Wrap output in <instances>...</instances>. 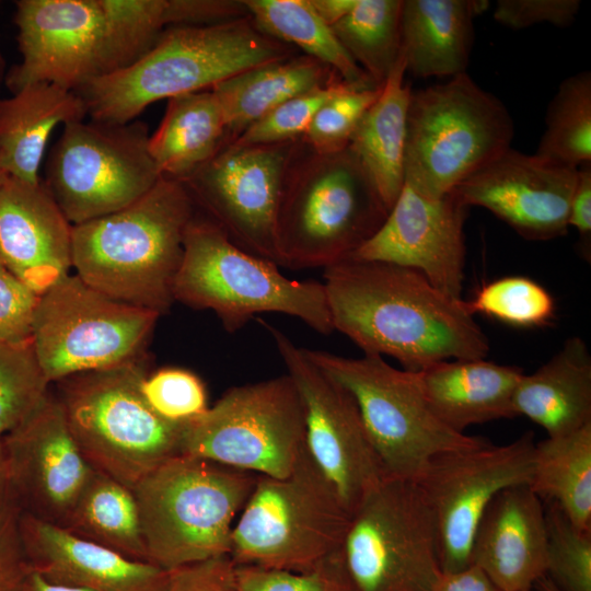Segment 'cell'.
<instances>
[{
  "label": "cell",
  "mask_w": 591,
  "mask_h": 591,
  "mask_svg": "<svg viewBox=\"0 0 591 591\" xmlns=\"http://www.w3.org/2000/svg\"><path fill=\"white\" fill-rule=\"evenodd\" d=\"M334 331L366 355L390 356L418 372L449 359H480L490 349L465 301L437 289L419 271L347 258L324 268Z\"/></svg>",
  "instance_id": "1"
},
{
  "label": "cell",
  "mask_w": 591,
  "mask_h": 591,
  "mask_svg": "<svg viewBox=\"0 0 591 591\" xmlns=\"http://www.w3.org/2000/svg\"><path fill=\"white\" fill-rule=\"evenodd\" d=\"M196 205L183 182L161 176L141 198L73 225L72 268L102 293L162 315L173 288Z\"/></svg>",
  "instance_id": "2"
},
{
  "label": "cell",
  "mask_w": 591,
  "mask_h": 591,
  "mask_svg": "<svg viewBox=\"0 0 591 591\" xmlns=\"http://www.w3.org/2000/svg\"><path fill=\"white\" fill-rule=\"evenodd\" d=\"M298 54L259 31L250 16L175 26L132 65L93 78L77 93L91 119L126 124L154 102L210 90L239 72Z\"/></svg>",
  "instance_id": "3"
},
{
  "label": "cell",
  "mask_w": 591,
  "mask_h": 591,
  "mask_svg": "<svg viewBox=\"0 0 591 591\" xmlns=\"http://www.w3.org/2000/svg\"><path fill=\"white\" fill-rule=\"evenodd\" d=\"M389 209L348 149L321 153L298 139L276 224L277 264L326 268L349 258L382 227Z\"/></svg>",
  "instance_id": "4"
},
{
  "label": "cell",
  "mask_w": 591,
  "mask_h": 591,
  "mask_svg": "<svg viewBox=\"0 0 591 591\" xmlns=\"http://www.w3.org/2000/svg\"><path fill=\"white\" fill-rule=\"evenodd\" d=\"M258 475L182 454L134 488L149 563L172 571L229 556L237 513Z\"/></svg>",
  "instance_id": "5"
},
{
  "label": "cell",
  "mask_w": 591,
  "mask_h": 591,
  "mask_svg": "<svg viewBox=\"0 0 591 591\" xmlns=\"http://www.w3.org/2000/svg\"><path fill=\"white\" fill-rule=\"evenodd\" d=\"M173 294L189 308L213 311L231 333L262 313L297 317L321 334L334 331L323 282L287 278L197 212L185 231Z\"/></svg>",
  "instance_id": "6"
},
{
  "label": "cell",
  "mask_w": 591,
  "mask_h": 591,
  "mask_svg": "<svg viewBox=\"0 0 591 591\" xmlns=\"http://www.w3.org/2000/svg\"><path fill=\"white\" fill-rule=\"evenodd\" d=\"M147 359L56 382L69 428L89 464L129 488L183 454L187 426L160 417L143 396Z\"/></svg>",
  "instance_id": "7"
},
{
  "label": "cell",
  "mask_w": 591,
  "mask_h": 591,
  "mask_svg": "<svg viewBox=\"0 0 591 591\" xmlns=\"http://www.w3.org/2000/svg\"><path fill=\"white\" fill-rule=\"evenodd\" d=\"M348 520L305 447L288 476H257L234 523L229 556L236 566L311 570L336 553Z\"/></svg>",
  "instance_id": "8"
},
{
  "label": "cell",
  "mask_w": 591,
  "mask_h": 591,
  "mask_svg": "<svg viewBox=\"0 0 591 591\" xmlns=\"http://www.w3.org/2000/svg\"><path fill=\"white\" fill-rule=\"evenodd\" d=\"M511 115L466 72L412 91L405 183L441 197L510 148Z\"/></svg>",
  "instance_id": "9"
},
{
  "label": "cell",
  "mask_w": 591,
  "mask_h": 591,
  "mask_svg": "<svg viewBox=\"0 0 591 591\" xmlns=\"http://www.w3.org/2000/svg\"><path fill=\"white\" fill-rule=\"evenodd\" d=\"M332 559L351 591H431L441 575L437 525L415 480H380L349 514Z\"/></svg>",
  "instance_id": "10"
},
{
  "label": "cell",
  "mask_w": 591,
  "mask_h": 591,
  "mask_svg": "<svg viewBox=\"0 0 591 591\" xmlns=\"http://www.w3.org/2000/svg\"><path fill=\"white\" fill-rule=\"evenodd\" d=\"M161 315L67 275L39 296L33 347L49 383L144 360Z\"/></svg>",
  "instance_id": "11"
},
{
  "label": "cell",
  "mask_w": 591,
  "mask_h": 591,
  "mask_svg": "<svg viewBox=\"0 0 591 591\" xmlns=\"http://www.w3.org/2000/svg\"><path fill=\"white\" fill-rule=\"evenodd\" d=\"M304 351L354 396L386 476L413 479L436 454L487 441L445 426L425 401L416 373L392 367L382 356Z\"/></svg>",
  "instance_id": "12"
},
{
  "label": "cell",
  "mask_w": 591,
  "mask_h": 591,
  "mask_svg": "<svg viewBox=\"0 0 591 591\" xmlns=\"http://www.w3.org/2000/svg\"><path fill=\"white\" fill-rule=\"evenodd\" d=\"M148 144V128L136 119L67 124L49 152L43 182L72 225L111 215L160 179Z\"/></svg>",
  "instance_id": "13"
},
{
  "label": "cell",
  "mask_w": 591,
  "mask_h": 591,
  "mask_svg": "<svg viewBox=\"0 0 591 591\" xmlns=\"http://www.w3.org/2000/svg\"><path fill=\"white\" fill-rule=\"evenodd\" d=\"M305 449L301 398L288 374L233 386L186 428L183 454L281 478Z\"/></svg>",
  "instance_id": "14"
},
{
  "label": "cell",
  "mask_w": 591,
  "mask_h": 591,
  "mask_svg": "<svg viewBox=\"0 0 591 591\" xmlns=\"http://www.w3.org/2000/svg\"><path fill=\"white\" fill-rule=\"evenodd\" d=\"M534 445L529 431L503 445L486 441L441 452L413 478L436 520L441 572L473 565L471 549L479 520L499 491L530 485Z\"/></svg>",
  "instance_id": "15"
},
{
  "label": "cell",
  "mask_w": 591,
  "mask_h": 591,
  "mask_svg": "<svg viewBox=\"0 0 591 591\" xmlns=\"http://www.w3.org/2000/svg\"><path fill=\"white\" fill-rule=\"evenodd\" d=\"M302 402L305 447L349 514L386 474L351 393L316 366L283 332L267 323Z\"/></svg>",
  "instance_id": "16"
},
{
  "label": "cell",
  "mask_w": 591,
  "mask_h": 591,
  "mask_svg": "<svg viewBox=\"0 0 591 591\" xmlns=\"http://www.w3.org/2000/svg\"><path fill=\"white\" fill-rule=\"evenodd\" d=\"M296 141L227 143L183 181L196 207L235 245L276 264L277 217Z\"/></svg>",
  "instance_id": "17"
},
{
  "label": "cell",
  "mask_w": 591,
  "mask_h": 591,
  "mask_svg": "<svg viewBox=\"0 0 591 591\" xmlns=\"http://www.w3.org/2000/svg\"><path fill=\"white\" fill-rule=\"evenodd\" d=\"M2 442L7 478L22 511L62 526L95 470L58 398L49 393Z\"/></svg>",
  "instance_id": "18"
},
{
  "label": "cell",
  "mask_w": 591,
  "mask_h": 591,
  "mask_svg": "<svg viewBox=\"0 0 591 591\" xmlns=\"http://www.w3.org/2000/svg\"><path fill=\"white\" fill-rule=\"evenodd\" d=\"M15 8L22 59L5 78L13 93L34 83L77 93L100 74L103 18L97 0H20Z\"/></svg>",
  "instance_id": "19"
},
{
  "label": "cell",
  "mask_w": 591,
  "mask_h": 591,
  "mask_svg": "<svg viewBox=\"0 0 591 591\" xmlns=\"http://www.w3.org/2000/svg\"><path fill=\"white\" fill-rule=\"evenodd\" d=\"M467 212L451 193L430 197L404 182L382 227L349 258L415 269L443 293L462 299Z\"/></svg>",
  "instance_id": "20"
},
{
  "label": "cell",
  "mask_w": 591,
  "mask_h": 591,
  "mask_svg": "<svg viewBox=\"0 0 591 591\" xmlns=\"http://www.w3.org/2000/svg\"><path fill=\"white\" fill-rule=\"evenodd\" d=\"M577 169L511 147L451 192L470 208L489 210L529 241H548L568 231Z\"/></svg>",
  "instance_id": "21"
},
{
  "label": "cell",
  "mask_w": 591,
  "mask_h": 591,
  "mask_svg": "<svg viewBox=\"0 0 591 591\" xmlns=\"http://www.w3.org/2000/svg\"><path fill=\"white\" fill-rule=\"evenodd\" d=\"M72 228L42 179L0 187V262L37 294L69 275Z\"/></svg>",
  "instance_id": "22"
},
{
  "label": "cell",
  "mask_w": 591,
  "mask_h": 591,
  "mask_svg": "<svg viewBox=\"0 0 591 591\" xmlns=\"http://www.w3.org/2000/svg\"><path fill=\"white\" fill-rule=\"evenodd\" d=\"M20 530L30 568L49 582L88 591H164L169 583L170 571L28 513L22 512Z\"/></svg>",
  "instance_id": "23"
},
{
  "label": "cell",
  "mask_w": 591,
  "mask_h": 591,
  "mask_svg": "<svg viewBox=\"0 0 591 591\" xmlns=\"http://www.w3.org/2000/svg\"><path fill=\"white\" fill-rule=\"evenodd\" d=\"M546 522L541 498L529 485L499 491L476 528L472 564L499 591H529L546 572Z\"/></svg>",
  "instance_id": "24"
},
{
  "label": "cell",
  "mask_w": 591,
  "mask_h": 591,
  "mask_svg": "<svg viewBox=\"0 0 591 591\" xmlns=\"http://www.w3.org/2000/svg\"><path fill=\"white\" fill-rule=\"evenodd\" d=\"M103 18L100 74L125 69L148 53L165 30L232 21L237 0H97Z\"/></svg>",
  "instance_id": "25"
},
{
  "label": "cell",
  "mask_w": 591,
  "mask_h": 591,
  "mask_svg": "<svg viewBox=\"0 0 591 591\" xmlns=\"http://www.w3.org/2000/svg\"><path fill=\"white\" fill-rule=\"evenodd\" d=\"M416 373L431 412L452 430L515 417L512 397L523 371L517 366L480 359H454Z\"/></svg>",
  "instance_id": "26"
},
{
  "label": "cell",
  "mask_w": 591,
  "mask_h": 591,
  "mask_svg": "<svg viewBox=\"0 0 591 591\" xmlns=\"http://www.w3.org/2000/svg\"><path fill=\"white\" fill-rule=\"evenodd\" d=\"M488 5L484 0H403L401 35L406 72L417 78L465 73L474 18Z\"/></svg>",
  "instance_id": "27"
},
{
  "label": "cell",
  "mask_w": 591,
  "mask_h": 591,
  "mask_svg": "<svg viewBox=\"0 0 591 591\" xmlns=\"http://www.w3.org/2000/svg\"><path fill=\"white\" fill-rule=\"evenodd\" d=\"M517 416L544 428L548 437L573 432L591 422V355L573 336L531 374L519 380L512 397Z\"/></svg>",
  "instance_id": "28"
},
{
  "label": "cell",
  "mask_w": 591,
  "mask_h": 591,
  "mask_svg": "<svg viewBox=\"0 0 591 591\" xmlns=\"http://www.w3.org/2000/svg\"><path fill=\"white\" fill-rule=\"evenodd\" d=\"M86 116L78 93L49 83L30 84L0 99V169L10 177L38 183L54 129Z\"/></svg>",
  "instance_id": "29"
},
{
  "label": "cell",
  "mask_w": 591,
  "mask_h": 591,
  "mask_svg": "<svg viewBox=\"0 0 591 591\" xmlns=\"http://www.w3.org/2000/svg\"><path fill=\"white\" fill-rule=\"evenodd\" d=\"M404 53L376 100L355 129L348 149L374 183L389 211L405 181L407 118L412 90L405 83Z\"/></svg>",
  "instance_id": "30"
},
{
  "label": "cell",
  "mask_w": 591,
  "mask_h": 591,
  "mask_svg": "<svg viewBox=\"0 0 591 591\" xmlns=\"http://www.w3.org/2000/svg\"><path fill=\"white\" fill-rule=\"evenodd\" d=\"M337 77L320 60L298 54L239 72L210 90L221 105L231 143L286 101Z\"/></svg>",
  "instance_id": "31"
},
{
  "label": "cell",
  "mask_w": 591,
  "mask_h": 591,
  "mask_svg": "<svg viewBox=\"0 0 591 591\" xmlns=\"http://www.w3.org/2000/svg\"><path fill=\"white\" fill-rule=\"evenodd\" d=\"M229 143L221 105L211 90L167 100L149 152L161 176L185 181Z\"/></svg>",
  "instance_id": "32"
},
{
  "label": "cell",
  "mask_w": 591,
  "mask_h": 591,
  "mask_svg": "<svg viewBox=\"0 0 591 591\" xmlns=\"http://www.w3.org/2000/svg\"><path fill=\"white\" fill-rule=\"evenodd\" d=\"M531 489L555 502L575 526L591 531V422L535 443Z\"/></svg>",
  "instance_id": "33"
},
{
  "label": "cell",
  "mask_w": 591,
  "mask_h": 591,
  "mask_svg": "<svg viewBox=\"0 0 591 591\" xmlns=\"http://www.w3.org/2000/svg\"><path fill=\"white\" fill-rule=\"evenodd\" d=\"M63 529L128 558L148 561L134 490L95 471Z\"/></svg>",
  "instance_id": "34"
},
{
  "label": "cell",
  "mask_w": 591,
  "mask_h": 591,
  "mask_svg": "<svg viewBox=\"0 0 591 591\" xmlns=\"http://www.w3.org/2000/svg\"><path fill=\"white\" fill-rule=\"evenodd\" d=\"M243 1L250 18L264 34L320 60L349 83L379 86L345 51L310 0Z\"/></svg>",
  "instance_id": "35"
},
{
  "label": "cell",
  "mask_w": 591,
  "mask_h": 591,
  "mask_svg": "<svg viewBox=\"0 0 591 591\" xmlns=\"http://www.w3.org/2000/svg\"><path fill=\"white\" fill-rule=\"evenodd\" d=\"M402 4L403 0H358L331 26L349 57L379 86L402 55Z\"/></svg>",
  "instance_id": "36"
},
{
  "label": "cell",
  "mask_w": 591,
  "mask_h": 591,
  "mask_svg": "<svg viewBox=\"0 0 591 591\" xmlns=\"http://www.w3.org/2000/svg\"><path fill=\"white\" fill-rule=\"evenodd\" d=\"M535 154L578 169L591 163V72L560 82L545 115V130Z\"/></svg>",
  "instance_id": "37"
},
{
  "label": "cell",
  "mask_w": 591,
  "mask_h": 591,
  "mask_svg": "<svg viewBox=\"0 0 591 591\" xmlns=\"http://www.w3.org/2000/svg\"><path fill=\"white\" fill-rule=\"evenodd\" d=\"M33 340L11 345L0 341V437L20 426L49 394Z\"/></svg>",
  "instance_id": "38"
},
{
  "label": "cell",
  "mask_w": 591,
  "mask_h": 591,
  "mask_svg": "<svg viewBox=\"0 0 591 591\" xmlns=\"http://www.w3.org/2000/svg\"><path fill=\"white\" fill-rule=\"evenodd\" d=\"M465 305L473 315L482 313L519 327L545 325L555 314L552 294L523 276H508L483 286Z\"/></svg>",
  "instance_id": "39"
},
{
  "label": "cell",
  "mask_w": 591,
  "mask_h": 591,
  "mask_svg": "<svg viewBox=\"0 0 591 591\" xmlns=\"http://www.w3.org/2000/svg\"><path fill=\"white\" fill-rule=\"evenodd\" d=\"M546 572L561 591H591V531L572 524L555 502H547Z\"/></svg>",
  "instance_id": "40"
},
{
  "label": "cell",
  "mask_w": 591,
  "mask_h": 591,
  "mask_svg": "<svg viewBox=\"0 0 591 591\" xmlns=\"http://www.w3.org/2000/svg\"><path fill=\"white\" fill-rule=\"evenodd\" d=\"M349 85L357 84L337 77L327 84L299 94L254 123L233 142L253 146L298 140L305 132L316 112Z\"/></svg>",
  "instance_id": "41"
},
{
  "label": "cell",
  "mask_w": 591,
  "mask_h": 591,
  "mask_svg": "<svg viewBox=\"0 0 591 591\" xmlns=\"http://www.w3.org/2000/svg\"><path fill=\"white\" fill-rule=\"evenodd\" d=\"M381 86L349 85L314 115L301 140L313 150L331 153L348 147L360 119L376 100Z\"/></svg>",
  "instance_id": "42"
},
{
  "label": "cell",
  "mask_w": 591,
  "mask_h": 591,
  "mask_svg": "<svg viewBox=\"0 0 591 591\" xmlns=\"http://www.w3.org/2000/svg\"><path fill=\"white\" fill-rule=\"evenodd\" d=\"M141 389L151 408L173 424L187 426L209 408L204 382L186 369H159L146 375Z\"/></svg>",
  "instance_id": "43"
},
{
  "label": "cell",
  "mask_w": 591,
  "mask_h": 591,
  "mask_svg": "<svg viewBox=\"0 0 591 591\" xmlns=\"http://www.w3.org/2000/svg\"><path fill=\"white\" fill-rule=\"evenodd\" d=\"M237 591H351L332 557L306 571L236 566Z\"/></svg>",
  "instance_id": "44"
},
{
  "label": "cell",
  "mask_w": 591,
  "mask_h": 591,
  "mask_svg": "<svg viewBox=\"0 0 591 591\" xmlns=\"http://www.w3.org/2000/svg\"><path fill=\"white\" fill-rule=\"evenodd\" d=\"M22 512L4 474L0 477V591H20L31 569L21 537Z\"/></svg>",
  "instance_id": "45"
},
{
  "label": "cell",
  "mask_w": 591,
  "mask_h": 591,
  "mask_svg": "<svg viewBox=\"0 0 591 591\" xmlns=\"http://www.w3.org/2000/svg\"><path fill=\"white\" fill-rule=\"evenodd\" d=\"M39 294L16 278L0 262V341H32Z\"/></svg>",
  "instance_id": "46"
},
{
  "label": "cell",
  "mask_w": 591,
  "mask_h": 591,
  "mask_svg": "<svg viewBox=\"0 0 591 591\" xmlns=\"http://www.w3.org/2000/svg\"><path fill=\"white\" fill-rule=\"evenodd\" d=\"M579 0H498L494 19L512 30H521L540 23L567 27L580 11Z\"/></svg>",
  "instance_id": "47"
},
{
  "label": "cell",
  "mask_w": 591,
  "mask_h": 591,
  "mask_svg": "<svg viewBox=\"0 0 591 591\" xmlns=\"http://www.w3.org/2000/svg\"><path fill=\"white\" fill-rule=\"evenodd\" d=\"M164 591H237L235 564L220 556L174 569Z\"/></svg>",
  "instance_id": "48"
},
{
  "label": "cell",
  "mask_w": 591,
  "mask_h": 591,
  "mask_svg": "<svg viewBox=\"0 0 591 591\" xmlns=\"http://www.w3.org/2000/svg\"><path fill=\"white\" fill-rule=\"evenodd\" d=\"M568 227H572L579 234V250L590 259L591 251V163L577 169V178L572 192Z\"/></svg>",
  "instance_id": "49"
},
{
  "label": "cell",
  "mask_w": 591,
  "mask_h": 591,
  "mask_svg": "<svg viewBox=\"0 0 591 591\" xmlns=\"http://www.w3.org/2000/svg\"><path fill=\"white\" fill-rule=\"evenodd\" d=\"M431 591H499L475 565L455 572H441Z\"/></svg>",
  "instance_id": "50"
},
{
  "label": "cell",
  "mask_w": 591,
  "mask_h": 591,
  "mask_svg": "<svg viewBox=\"0 0 591 591\" xmlns=\"http://www.w3.org/2000/svg\"><path fill=\"white\" fill-rule=\"evenodd\" d=\"M318 16L329 26L345 18L358 0H310Z\"/></svg>",
  "instance_id": "51"
},
{
  "label": "cell",
  "mask_w": 591,
  "mask_h": 591,
  "mask_svg": "<svg viewBox=\"0 0 591 591\" xmlns=\"http://www.w3.org/2000/svg\"><path fill=\"white\" fill-rule=\"evenodd\" d=\"M20 591H88L84 589L56 584L47 581L39 573L30 569Z\"/></svg>",
  "instance_id": "52"
},
{
  "label": "cell",
  "mask_w": 591,
  "mask_h": 591,
  "mask_svg": "<svg viewBox=\"0 0 591 591\" xmlns=\"http://www.w3.org/2000/svg\"><path fill=\"white\" fill-rule=\"evenodd\" d=\"M533 589L535 591H561L546 575L535 581Z\"/></svg>",
  "instance_id": "53"
},
{
  "label": "cell",
  "mask_w": 591,
  "mask_h": 591,
  "mask_svg": "<svg viewBox=\"0 0 591 591\" xmlns=\"http://www.w3.org/2000/svg\"><path fill=\"white\" fill-rule=\"evenodd\" d=\"M5 474V454L2 438L0 437V477Z\"/></svg>",
  "instance_id": "54"
},
{
  "label": "cell",
  "mask_w": 591,
  "mask_h": 591,
  "mask_svg": "<svg viewBox=\"0 0 591 591\" xmlns=\"http://www.w3.org/2000/svg\"><path fill=\"white\" fill-rule=\"evenodd\" d=\"M9 176L0 169V187Z\"/></svg>",
  "instance_id": "55"
},
{
  "label": "cell",
  "mask_w": 591,
  "mask_h": 591,
  "mask_svg": "<svg viewBox=\"0 0 591 591\" xmlns=\"http://www.w3.org/2000/svg\"><path fill=\"white\" fill-rule=\"evenodd\" d=\"M2 69H3V62L0 63V80H1V77H2Z\"/></svg>",
  "instance_id": "56"
},
{
  "label": "cell",
  "mask_w": 591,
  "mask_h": 591,
  "mask_svg": "<svg viewBox=\"0 0 591 591\" xmlns=\"http://www.w3.org/2000/svg\"><path fill=\"white\" fill-rule=\"evenodd\" d=\"M2 62H3V60H2V57L0 56V63H2Z\"/></svg>",
  "instance_id": "57"
},
{
  "label": "cell",
  "mask_w": 591,
  "mask_h": 591,
  "mask_svg": "<svg viewBox=\"0 0 591 591\" xmlns=\"http://www.w3.org/2000/svg\"><path fill=\"white\" fill-rule=\"evenodd\" d=\"M529 591H535V590H534V589H531V590H529Z\"/></svg>",
  "instance_id": "58"
}]
</instances>
